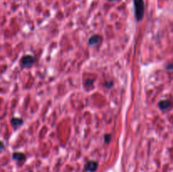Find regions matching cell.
I'll use <instances>...</instances> for the list:
<instances>
[{"label":"cell","instance_id":"obj_1","mask_svg":"<svg viewBox=\"0 0 173 172\" xmlns=\"http://www.w3.org/2000/svg\"><path fill=\"white\" fill-rule=\"evenodd\" d=\"M134 2L135 17L137 20L140 21L144 15V0H134Z\"/></svg>","mask_w":173,"mask_h":172},{"label":"cell","instance_id":"obj_2","mask_svg":"<svg viewBox=\"0 0 173 172\" xmlns=\"http://www.w3.org/2000/svg\"><path fill=\"white\" fill-rule=\"evenodd\" d=\"M35 63V58L31 55H26L21 58V64L25 68H29Z\"/></svg>","mask_w":173,"mask_h":172},{"label":"cell","instance_id":"obj_3","mask_svg":"<svg viewBox=\"0 0 173 172\" xmlns=\"http://www.w3.org/2000/svg\"><path fill=\"white\" fill-rule=\"evenodd\" d=\"M98 168V164L96 161H89L86 165H85V170L88 172H95Z\"/></svg>","mask_w":173,"mask_h":172},{"label":"cell","instance_id":"obj_4","mask_svg":"<svg viewBox=\"0 0 173 172\" xmlns=\"http://www.w3.org/2000/svg\"><path fill=\"white\" fill-rule=\"evenodd\" d=\"M172 106V102L170 101L169 100H163V101H160L159 103H158V106L160 110L162 111H166L167 109H169Z\"/></svg>","mask_w":173,"mask_h":172},{"label":"cell","instance_id":"obj_5","mask_svg":"<svg viewBox=\"0 0 173 172\" xmlns=\"http://www.w3.org/2000/svg\"><path fill=\"white\" fill-rule=\"evenodd\" d=\"M102 41V37L99 35H94L92 36H90L89 39V44L91 46H96L98 45Z\"/></svg>","mask_w":173,"mask_h":172},{"label":"cell","instance_id":"obj_6","mask_svg":"<svg viewBox=\"0 0 173 172\" xmlns=\"http://www.w3.org/2000/svg\"><path fill=\"white\" fill-rule=\"evenodd\" d=\"M23 123H24V121H23L21 118H19V117H13V118L11 119V125H12L14 128H18L19 127H20Z\"/></svg>","mask_w":173,"mask_h":172},{"label":"cell","instance_id":"obj_7","mask_svg":"<svg viewBox=\"0 0 173 172\" xmlns=\"http://www.w3.org/2000/svg\"><path fill=\"white\" fill-rule=\"evenodd\" d=\"M13 159L19 161V162H22L26 159V155L23 153H20V152H15V153H13Z\"/></svg>","mask_w":173,"mask_h":172},{"label":"cell","instance_id":"obj_8","mask_svg":"<svg viewBox=\"0 0 173 172\" xmlns=\"http://www.w3.org/2000/svg\"><path fill=\"white\" fill-rule=\"evenodd\" d=\"M104 139H105V142H106V143H110V140H111V135H110V134L105 135Z\"/></svg>","mask_w":173,"mask_h":172},{"label":"cell","instance_id":"obj_9","mask_svg":"<svg viewBox=\"0 0 173 172\" xmlns=\"http://www.w3.org/2000/svg\"><path fill=\"white\" fill-rule=\"evenodd\" d=\"M4 149V143L2 141H0V151H2Z\"/></svg>","mask_w":173,"mask_h":172},{"label":"cell","instance_id":"obj_10","mask_svg":"<svg viewBox=\"0 0 173 172\" xmlns=\"http://www.w3.org/2000/svg\"><path fill=\"white\" fill-rule=\"evenodd\" d=\"M110 1H113V0H110Z\"/></svg>","mask_w":173,"mask_h":172}]
</instances>
